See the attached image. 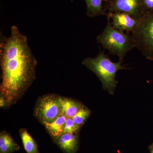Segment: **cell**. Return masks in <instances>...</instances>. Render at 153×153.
<instances>
[{
  "label": "cell",
  "instance_id": "cell-13",
  "mask_svg": "<svg viewBox=\"0 0 153 153\" xmlns=\"http://www.w3.org/2000/svg\"><path fill=\"white\" fill-rule=\"evenodd\" d=\"M88 16L94 17L103 14L102 0H85Z\"/></svg>",
  "mask_w": 153,
  "mask_h": 153
},
{
  "label": "cell",
  "instance_id": "cell-4",
  "mask_svg": "<svg viewBox=\"0 0 153 153\" xmlns=\"http://www.w3.org/2000/svg\"><path fill=\"white\" fill-rule=\"evenodd\" d=\"M131 36L136 47L147 59L153 60V13L145 14Z\"/></svg>",
  "mask_w": 153,
  "mask_h": 153
},
{
  "label": "cell",
  "instance_id": "cell-10",
  "mask_svg": "<svg viewBox=\"0 0 153 153\" xmlns=\"http://www.w3.org/2000/svg\"><path fill=\"white\" fill-rule=\"evenodd\" d=\"M67 118L64 115L61 114L52 122L46 123L43 124L49 134L54 138L63 133Z\"/></svg>",
  "mask_w": 153,
  "mask_h": 153
},
{
  "label": "cell",
  "instance_id": "cell-9",
  "mask_svg": "<svg viewBox=\"0 0 153 153\" xmlns=\"http://www.w3.org/2000/svg\"><path fill=\"white\" fill-rule=\"evenodd\" d=\"M62 114L67 117L72 118L76 113L85 106L81 102L68 97L61 98Z\"/></svg>",
  "mask_w": 153,
  "mask_h": 153
},
{
  "label": "cell",
  "instance_id": "cell-5",
  "mask_svg": "<svg viewBox=\"0 0 153 153\" xmlns=\"http://www.w3.org/2000/svg\"><path fill=\"white\" fill-rule=\"evenodd\" d=\"M61 97L55 94L44 95L38 99L34 114L42 124L51 123L62 114Z\"/></svg>",
  "mask_w": 153,
  "mask_h": 153
},
{
  "label": "cell",
  "instance_id": "cell-2",
  "mask_svg": "<svg viewBox=\"0 0 153 153\" xmlns=\"http://www.w3.org/2000/svg\"><path fill=\"white\" fill-rule=\"evenodd\" d=\"M122 63L123 60H121L117 63L112 62L107 55L100 52L94 58H84L82 64L93 72L101 81L103 89L113 95L118 83L115 79L117 72L120 70L128 69Z\"/></svg>",
  "mask_w": 153,
  "mask_h": 153
},
{
  "label": "cell",
  "instance_id": "cell-6",
  "mask_svg": "<svg viewBox=\"0 0 153 153\" xmlns=\"http://www.w3.org/2000/svg\"><path fill=\"white\" fill-rule=\"evenodd\" d=\"M111 10L126 13L137 20L145 15L142 0H113Z\"/></svg>",
  "mask_w": 153,
  "mask_h": 153
},
{
  "label": "cell",
  "instance_id": "cell-14",
  "mask_svg": "<svg viewBox=\"0 0 153 153\" xmlns=\"http://www.w3.org/2000/svg\"><path fill=\"white\" fill-rule=\"evenodd\" d=\"M90 110L84 106L81 109L79 110L71 118L76 125L81 126L85 123L90 116Z\"/></svg>",
  "mask_w": 153,
  "mask_h": 153
},
{
  "label": "cell",
  "instance_id": "cell-17",
  "mask_svg": "<svg viewBox=\"0 0 153 153\" xmlns=\"http://www.w3.org/2000/svg\"><path fill=\"white\" fill-rule=\"evenodd\" d=\"M0 107L1 108H7V102L4 95L0 93Z\"/></svg>",
  "mask_w": 153,
  "mask_h": 153
},
{
  "label": "cell",
  "instance_id": "cell-16",
  "mask_svg": "<svg viewBox=\"0 0 153 153\" xmlns=\"http://www.w3.org/2000/svg\"><path fill=\"white\" fill-rule=\"evenodd\" d=\"M142 3L144 9L153 10V0H142Z\"/></svg>",
  "mask_w": 153,
  "mask_h": 153
},
{
  "label": "cell",
  "instance_id": "cell-1",
  "mask_svg": "<svg viewBox=\"0 0 153 153\" xmlns=\"http://www.w3.org/2000/svg\"><path fill=\"white\" fill-rule=\"evenodd\" d=\"M0 63V93L5 97L8 108L22 98L36 77L37 60L27 36L16 25L11 27L10 37L1 33Z\"/></svg>",
  "mask_w": 153,
  "mask_h": 153
},
{
  "label": "cell",
  "instance_id": "cell-3",
  "mask_svg": "<svg viewBox=\"0 0 153 153\" xmlns=\"http://www.w3.org/2000/svg\"><path fill=\"white\" fill-rule=\"evenodd\" d=\"M110 20L108 17L106 27L97 37V43L123 61L126 54L136 47L134 41L132 36L114 27Z\"/></svg>",
  "mask_w": 153,
  "mask_h": 153
},
{
  "label": "cell",
  "instance_id": "cell-19",
  "mask_svg": "<svg viewBox=\"0 0 153 153\" xmlns=\"http://www.w3.org/2000/svg\"><path fill=\"white\" fill-rule=\"evenodd\" d=\"M105 1H109V0H105Z\"/></svg>",
  "mask_w": 153,
  "mask_h": 153
},
{
  "label": "cell",
  "instance_id": "cell-12",
  "mask_svg": "<svg viewBox=\"0 0 153 153\" xmlns=\"http://www.w3.org/2000/svg\"><path fill=\"white\" fill-rule=\"evenodd\" d=\"M19 134L22 139L25 150L27 153H40L37 143L26 128H21Z\"/></svg>",
  "mask_w": 153,
  "mask_h": 153
},
{
  "label": "cell",
  "instance_id": "cell-8",
  "mask_svg": "<svg viewBox=\"0 0 153 153\" xmlns=\"http://www.w3.org/2000/svg\"><path fill=\"white\" fill-rule=\"evenodd\" d=\"M53 140L54 142L66 153H76L79 147V137L76 134L63 133Z\"/></svg>",
  "mask_w": 153,
  "mask_h": 153
},
{
  "label": "cell",
  "instance_id": "cell-15",
  "mask_svg": "<svg viewBox=\"0 0 153 153\" xmlns=\"http://www.w3.org/2000/svg\"><path fill=\"white\" fill-rule=\"evenodd\" d=\"M80 126L76 125L71 118L67 117L64 126L63 133L77 134Z\"/></svg>",
  "mask_w": 153,
  "mask_h": 153
},
{
  "label": "cell",
  "instance_id": "cell-11",
  "mask_svg": "<svg viewBox=\"0 0 153 153\" xmlns=\"http://www.w3.org/2000/svg\"><path fill=\"white\" fill-rule=\"evenodd\" d=\"M20 149L10 135L5 131L0 134V153H12Z\"/></svg>",
  "mask_w": 153,
  "mask_h": 153
},
{
  "label": "cell",
  "instance_id": "cell-18",
  "mask_svg": "<svg viewBox=\"0 0 153 153\" xmlns=\"http://www.w3.org/2000/svg\"><path fill=\"white\" fill-rule=\"evenodd\" d=\"M149 150L150 153H153V143L149 146Z\"/></svg>",
  "mask_w": 153,
  "mask_h": 153
},
{
  "label": "cell",
  "instance_id": "cell-7",
  "mask_svg": "<svg viewBox=\"0 0 153 153\" xmlns=\"http://www.w3.org/2000/svg\"><path fill=\"white\" fill-rule=\"evenodd\" d=\"M111 19L113 27L117 30L127 33H132L139 24L141 20H137L126 13H110L108 16Z\"/></svg>",
  "mask_w": 153,
  "mask_h": 153
}]
</instances>
